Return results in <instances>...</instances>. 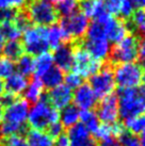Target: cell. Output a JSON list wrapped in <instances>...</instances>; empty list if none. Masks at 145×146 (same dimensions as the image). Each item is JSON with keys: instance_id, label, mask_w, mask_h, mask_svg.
<instances>
[{"instance_id": "obj_1", "label": "cell", "mask_w": 145, "mask_h": 146, "mask_svg": "<svg viewBox=\"0 0 145 146\" xmlns=\"http://www.w3.org/2000/svg\"><path fill=\"white\" fill-rule=\"evenodd\" d=\"M29 109V102L21 98H16L11 105L5 107L0 123L1 135L7 138L14 134H23L26 130L25 126L28 121Z\"/></svg>"}, {"instance_id": "obj_2", "label": "cell", "mask_w": 145, "mask_h": 146, "mask_svg": "<svg viewBox=\"0 0 145 146\" xmlns=\"http://www.w3.org/2000/svg\"><path fill=\"white\" fill-rule=\"evenodd\" d=\"M59 121V112L48 102L45 96L29 109L28 121L30 127L34 130L44 131L49 126Z\"/></svg>"}, {"instance_id": "obj_3", "label": "cell", "mask_w": 145, "mask_h": 146, "mask_svg": "<svg viewBox=\"0 0 145 146\" xmlns=\"http://www.w3.org/2000/svg\"><path fill=\"white\" fill-rule=\"evenodd\" d=\"M139 44L140 38L137 35L129 33L121 42H118L110 49L107 62L112 66L117 64L133 63L138 59Z\"/></svg>"}, {"instance_id": "obj_4", "label": "cell", "mask_w": 145, "mask_h": 146, "mask_svg": "<svg viewBox=\"0 0 145 146\" xmlns=\"http://www.w3.org/2000/svg\"><path fill=\"white\" fill-rule=\"evenodd\" d=\"M118 115L124 121L136 117L144 112L141 102V89L138 88H120L117 90Z\"/></svg>"}, {"instance_id": "obj_5", "label": "cell", "mask_w": 145, "mask_h": 146, "mask_svg": "<svg viewBox=\"0 0 145 146\" xmlns=\"http://www.w3.org/2000/svg\"><path fill=\"white\" fill-rule=\"evenodd\" d=\"M26 16L30 23L41 27H50L58 21L59 15L51 2L46 0H30L26 8Z\"/></svg>"}, {"instance_id": "obj_6", "label": "cell", "mask_w": 145, "mask_h": 146, "mask_svg": "<svg viewBox=\"0 0 145 146\" xmlns=\"http://www.w3.org/2000/svg\"><path fill=\"white\" fill-rule=\"evenodd\" d=\"M20 43L23 45L24 51L32 57L47 52L49 49L47 41V28L30 25L23 31Z\"/></svg>"}, {"instance_id": "obj_7", "label": "cell", "mask_w": 145, "mask_h": 146, "mask_svg": "<svg viewBox=\"0 0 145 146\" xmlns=\"http://www.w3.org/2000/svg\"><path fill=\"white\" fill-rule=\"evenodd\" d=\"M60 27L66 36L67 43H78L85 36L89 28V18L77 11L67 17H62Z\"/></svg>"}, {"instance_id": "obj_8", "label": "cell", "mask_w": 145, "mask_h": 146, "mask_svg": "<svg viewBox=\"0 0 145 146\" xmlns=\"http://www.w3.org/2000/svg\"><path fill=\"white\" fill-rule=\"evenodd\" d=\"M89 85L97 98H102L113 93L115 89V81L113 76V66L106 62L99 72L90 77Z\"/></svg>"}, {"instance_id": "obj_9", "label": "cell", "mask_w": 145, "mask_h": 146, "mask_svg": "<svg viewBox=\"0 0 145 146\" xmlns=\"http://www.w3.org/2000/svg\"><path fill=\"white\" fill-rule=\"evenodd\" d=\"M113 76L120 88H137L142 81L143 69L136 63L117 64L113 66Z\"/></svg>"}, {"instance_id": "obj_10", "label": "cell", "mask_w": 145, "mask_h": 146, "mask_svg": "<svg viewBox=\"0 0 145 146\" xmlns=\"http://www.w3.org/2000/svg\"><path fill=\"white\" fill-rule=\"evenodd\" d=\"M101 66V61L93 59L83 48L79 46H74V62L72 68L74 73L78 74L82 78L91 77L97 72H99Z\"/></svg>"}, {"instance_id": "obj_11", "label": "cell", "mask_w": 145, "mask_h": 146, "mask_svg": "<svg viewBox=\"0 0 145 146\" xmlns=\"http://www.w3.org/2000/svg\"><path fill=\"white\" fill-rule=\"evenodd\" d=\"M96 115L99 122L111 125L117 122L118 117V105H117L116 94H110L101 99L96 107Z\"/></svg>"}, {"instance_id": "obj_12", "label": "cell", "mask_w": 145, "mask_h": 146, "mask_svg": "<svg viewBox=\"0 0 145 146\" xmlns=\"http://www.w3.org/2000/svg\"><path fill=\"white\" fill-rule=\"evenodd\" d=\"M72 45L83 48L93 59L98 60V61L107 60L109 52H110V45H109V42L106 38L90 40V38L83 37L80 42L72 43Z\"/></svg>"}, {"instance_id": "obj_13", "label": "cell", "mask_w": 145, "mask_h": 146, "mask_svg": "<svg viewBox=\"0 0 145 146\" xmlns=\"http://www.w3.org/2000/svg\"><path fill=\"white\" fill-rule=\"evenodd\" d=\"M104 29L107 41L111 42L114 45L121 42L128 33L124 21L114 16H110L104 23Z\"/></svg>"}, {"instance_id": "obj_14", "label": "cell", "mask_w": 145, "mask_h": 146, "mask_svg": "<svg viewBox=\"0 0 145 146\" xmlns=\"http://www.w3.org/2000/svg\"><path fill=\"white\" fill-rule=\"evenodd\" d=\"M53 64L63 73L67 72L72 68L74 62V45L72 43H64L58 48L55 49L53 53Z\"/></svg>"}, {"instance_id": "obj_15", "label": "cell", "mask_w": 145, "mask_h": 146, "mask_svg": "<svg viewBox=\"0 0 145 146\" xmlns=\"http://www.w3.org/2000/svg\"><path fill=\"white\" fill-rule=\"evenodd\" d=\"M45 97L56 110H62L71 105L72 100V92L65 84H60L49 90L48 94Z\"/></svg>"}, {"instance_id": "obj_16", "label": "cell", "mask_w": 145, "mask_h": 146, "mask_svg": "<svg viewBox=\"0 0 145 146\" xmlns=\"http://www.w3.org/2000/svg\"><path fill=\"white\" fill-rule=\"evenodd\" d=\"M72 99L78 109L92 110L97 105V97L89 83H82L72 94Z\"/></svg>"}, {"instance_id": "obj_17", "label": "cell", "mask_w": 145, "mask_h": 146, "mask_svg": "<svg viewBox=\"0 0 145 146\" xmlns=\"http://www.w3.org/2000/svg\"><path fill=\"white\" fill-rule=\"evenodd\" d=\"M67 137L71 142V146H97V141L86 130L81 123L69 128Z\"/></svg>"}, {"instance_id": "obj_18", "label": "cell", "mask_w": 145, "mask_h": 146, "mask_svg": "<svg viewBox=\"0 0 145 146\" xmlns=\"http://www.w3.org/2000/svg\"><path fill=\"white\" fill-rule=\"evenodd\" d=\"M28 83V78L15 72V73H13L11 76H9L5 79V82H3L4 91L7 93L14 95V96L17 97V95L24 93V91L26 90Z\"/></svg>"}, {"instance_id": "obj_19", "label": "cell", "mask_w": 145, "mask_h": 146, "mask_svg": "<svg viewBox=\"0 0 145 146\" xmlns=\"http://www.w3.org/2000/svg\"><path fill=\"white\" fill-rule=\"evenodd\" d=\"M40 80L44 88L51 90L58 85L62 84V82L64 80V73L57 66H53L48 72H46L43 76H41Z\"/></svg>"}, {"instance_id": "obj_20", "label": "cell", "mask_w": 145, "mask_h": 146, "mask_svg": "<svg viewBox=\"0 0 145 146\" xmlns=\"http://www.w3.org/2000/svg\"><path fill=\"white\" fill-rule=\"evenodd\" d=\"M44 86L41 82L40 78H34L32 81L29 82L26 90L24 91V97L27 102L35 104L43 97Z\"/></svg>"}, {"instance_id": "obj_21", "label": "cell", "mask_w": 145, "mask_h": 146, "mask_svg": "<svg viewBox=\"0 0 145 146\" xmlns=\"http://www.w3.org/2000/svg\"><path fill=\"white\" fill-rule=\"evenodd\" d=\"M80 117L79 109L75 105H69L61 110L59 113V119L64 128H71L74 125H76Z\"/></svg>"}, {"instance_id": "obj_22", "label": "cell", "mask_w": 145, "mask_h": 146, "mask_svg": "<svg viewBox=\"0 0 145 146\" xmlns=\"http://www.w3.org/2000/svg\"><path fill=\"white\" fill-rule=\"evenodd\" d=\"M53 65L55 64H53V53L47 51V52L41 53L39 56H36L34 58V75H35V77L40 78L41 76H43Z\"/></svg>"}, {"instance_id": "obj_23", "label": "cell", "mask_w": 145, "mask_h": 146, "mask_svg": "<svg viewBox=\"0 0 145 146\" xmlns=\"http://www.w3.org/2000/svg\"><path fill=\"white\" fill-rule=\"evenodd\" d=\"M26 139L29 146H53V139L45 131L31 129L28 131Z\"/></svg>"}, {"instance_id": "obj_24", "label": "cell", "mask_w": 145, "mask_h": 146, "mask_svg": "<svg viewBox=\"0 0 145 146\" xmlns=\"http://www.w3.org/2000/svg\"><path fill=\"white\" fill-rule=\"evenodd\" d=\"M0 33L2 34L4 41H18L21 34L23 30L17 26V24L13 21H3L0 24Z\"/></svg>"}, {"instance_id": "obj_25", "label": "cell", "mask_w": 145, "mask_h": 146, "mask_svg": "<svg viewBox=\"0 0 145 146\" xmlns=\"http://www.w3.org/2000/svg\"><path fill=\"white\" fill-rule=\"evenodd\" d=\"M47 41H48L49 48L53 49H56L62 44L67 43L64 32L62 31L60 26L56 24L47 28Z\"/></svg>"}, {"instance_id": "obj_26", "label": "cell", "mask_w": 145, "mask_h": 146, "mask_svg": "<svg viewBox=\"0 0 145 146\" xmlns=\"http://www.w3.org/2000/svg\"><path fill=\"white\" fill-rule=\"evenodd\" d=\"M1 51L3 53V57L11 61H17L24 54V48L19 41L5 42Z\"/></svg>"}, {"instance_id": "obj_27", "label": "cell", "mask_w": 145, "mask_h": 146, "mask_svg": "<svg viewBox=\"0 0 145 146\" xmlns=\"http://www.w3.org/2000/svg\"><path fill=\"white\" fill-rule=\"evenodd\" d=\"M81 124L84 126L86 130L90 133H92L93 135L96 133V131L99 128V119L97 117L96 113L92 111V110H83L80 112V117Z\"/></svg>"}, {"instance_id": "obj_28", "label": "cell", "mask_w": 145, "mask_h": 146, "mask_svg": "<svg viewBox=\"0 0 145 146\" xmlns=\"http://www.w3.org/2000/svg\"><path fill=\"white\" fill-rule=\"evenodd\" d=\"M15 68H17V73L25 77L28 78L29 76H32L34 74V58L30 54L24 53L17 60Z\"/></svg>"}, {"instance_id": "obj_29", "label": "cell", "mask_w": 145, "mask_h": 146, "mask_svg": "<svg viewBox=\"0 0 145 146\" xmlns=\"http://www.w3.org/2000/svg\"><path fill=\"white\" fill-rule=\"evenodd\" d=\"M55 9L58 15L62 17H67L77 12L78 0H57Z\"/></svg>"}, {"instance_id": "obj_30", "label": "cell", "mask_w": 145, "mask_h": 146, "mask_svg": "<svg viewBox=\"0 0 145 146\" xmlns=\"http://www.w3.org/2000/svg\"><path fill=\"white\" fill-rule=\"evenodd\" d=\"M125 126L131 133L136 135L142 134L145 131V114H141L136 117L126 119Z\"/></svg>"}, {"instance_id": "obj_31", "label": "cell", "mask_w": 145, "mask_h": 146, "mask_svg": "<svg viewBox=\"0 0 145 146\" xmlns=\"http://www.w3.org/2000/svg\"><path fill=\"white\" fill-rule=\"evenodd\" d=\"M116 139L121 146H140V138L125 129Z\"/></svg>"}, {"instance_id": "obj_32", "label": "cell", "mask_w": 145, "mask_h": 146, "mask_svg": "<svg viewBox=\"0 0 145 146\" xmlns=\"http://www.w3.org/2000/svg\"><path fill=\"white\" fill-rule=\"evenodd\" d=\"M13 73H15V64H14V62L7 59V58H4L3 56L0 57V80L7 79Z\"/></svg>"}, {"instance_id": "obj_33", "label": "cell", "mask_w": 145, "mask_h": 146, "mask_svg": "<svg viewBox=\"0 0 145 146\" xmlns=\"http://www.w3.org/2000/svg\"><path fill=\"white\" fill-rule=\"evenodd\" d=\"M65 85L71 90H76L78 89L81 84H82V81H83V78L79 76L78 74L74 73V72H69L64 76V80Z\"/></svg>"}, {"instance_id": "obj_34", "label": "cell", "mask_w": 145, "mask_h": 146, "mask_svg": "<svg viewBox=\"0 0 145 146\" xmlns=\"http://www.w3.org/2000/svg\"><path fill=\"white\" fill-rule=\"evenodd\" d=\"M97 3L98 0H80L78 1V8H80V12L82 14H84L88 18H90L93 16Z\"/></svg>"}, {"instance_id": "obj_35", "label": "cell", "mask_w": 145, "mask_h": 146, "mask_svg": "<svg viewBox=\"0 0 145 146\" xmlns=\"http://www.w3.org/2000/svg\"><path fill=\"white\" fill-rule=\"evenodd\" d=\"M2 146H29L27 139L23 134H14L2 140Z\"/></svg>"}, {"instance_id": "obj_36", "label": "cell", "mask_w": 145, "mask_h": 146, "mask_svg": "<svg viewBox=\"0 0 145 146\" xmlns=\"http://www.w3.org/2000/svg\"><path fill=\"white\" fill-rule=\"evenodd\" d=\"M29 0H0V10H15L18 11L27 5Z\"/></svg>"}, {"instance_id": "obj_37", "label": "cell", "mask_w": 145, "mask_h": 146, "mask_svg": "<svg viewBox=\"0 0 145 146\" xmlns=\"http://www.w3.org/2000/svg\"><path fill=\"white\" fill-rule=\"evenodd\" d=\"M133 11H134V5H133L132 0H123L120 12H118L121 16L118 18H121L122 21H127L132 15Z\"/></svg>"}, {"instance_id": "obj_38", "label": "cell", "mask_w": 145, "mask_h": 146, "mask_svg": "<svg viewBox=\"0 0 145 146\" xmlns=\"http://www.w3.org/2000/svg\"><path fill=\"white\" fill-rule=\"evenodd\" d=\"M109 14H118L123 0H100Z\"/></svg>"}, {"instance_id": "obj_39", "label": "cell", "mask_w": 145, "mask_h": 146, "mask_svg": "<svg viewBox=\"0 0 145 146\" xmlns=\"http://www.w3.org/2000/svg\"><path fill=\"white\" fill-rule=\"evenodd\" d=\"M63 131H64V127L62 126V124H61L59 121L51 124V125L47 128V134H48L51 139H57L59 135H61L62 133H64Z\"/></svg>"}, {"instance_id": "obj_40", "label": "cell", "mask_w": 145, "mask_h": 146, "mask_svg": "<svg viewBox=\"0 0 145 146\" xmlns=\"http://www.w3.org/2000/svg\"><path fill=\"white\" fill-rule=\"evenodd\" d=\"M141 42L139 44V52H138V61L142 69H145V38H140Z\"/></svg>"}, {"instance_id": "obj_41", "label": "cell", "mask_w": 145, "mask_h": 146, "mask_svg": "<svg viewBox=\"0 0 145 146\" xmlns=\"http://www.w3.org/2000/svg\"><path fill=\"white\" fill-rule=\"evenodd\" d=\"M53 146H71L69 139L66 133H62L56 139V142L53 143Z\"/></svg>"}, {"instance_id": "obj_42", "label": "cell", "mask_w": 145, "mask_h": 146, "mask_svg": "<svg viewBox=\"0 0 145 146\" xmlns=\"http://www.w3.org/2000/svg\"><path fill=\"white\" fill-rule=\"evenodd\" d=\"M97 146H121L120 143L117 141L116 138L114 137H109L104 140H100L99 144H97Z\"/></svg>"}, {"instance_id": "obj_43", "label": "cell", "mask_w": 145, "mask_h": 146, "mask_svg": "<svg viewBox=\"0 0 145 146\" xmlns=\"http://www.w3.org/2000/svg\"><path fill=\"white\" fill-rule=\"evenodd\" d=\"M134 8L138 10H145V0H132Z\"/></svg>"}, {"instance_id": "obj_44", "label": "cell", "mask_w": 145, "mask_h": 146, "mask_svg": "<svg viewBox=\"0 0 145 146\" xmlns=\"http://www.w3.org/2000/svg\"><path fill=\"white\" fill-rule=\"evenodd\" d=\"M136 35H137L139 38H145V24L138 30V32Z\"/></svg>"}, {"instance_id": "obj_45", "label": "cell", "mask_w": 145, "mask_h": 146, "mask_svg": "<svg viewBox=\"0 0 145 146\" xmlns=\"http://www.w3.org/2000/svg\"><path fill=\"white\" fill-rule=\"evenodd\" d=\"M141 102L142 106H143V109L145 111V91L143 89H141Z\"/></svg>"}, {"instance_id": "obj_46", "label": "cell", "mask_w": 145, "mask_h": 146, "mask_svg": "<svg viewBox=\"0 0 145 146\" xmlns=\"http://www.w3.org/2000/svg\"><path fill=\"white\" fill-rule=\"evenodd\" d=\"M140 146H145V131L142 133V137L140 139Z\"/></svg>"}, {"instance_id": "obj_47", "label": "cell", "mask_w": 145, "mask_h": 146, "mask_svg": "<svg viewBox=\"0 0 145 146\" xmlns=\"http://www.w3.org/2000/svg\"><path fill=\"white\" fill-rule=\"evenodd\" d=\"M4 43H5V41H4L3 36H2V34H1V33H0V51H1V50H2V47H3Z\"/></svg>"}, {"instance_id": "obj_48", "label": "cell", "mask_w": 145, "mask_h": 146, "mask_svg": "<svg viewBox=\"0 0 145 146\" xmlns=\"http://www.w3.org/2000/svg\"><path fill=\"white\" fill-rule=\"evenodd\" d=\"M3 93H4V85H3L2 80H0V97L2 96V94Z\"/></svg>"}, {"instance_id": "obj_49", "label": "cell", "mask_w": 145, "mask_h": 146, "mask_svg": "<svg viewBox=\"0 0 145 146\" xmlns=\"http://www.w3.org/2000/svg\"><path fill=\"white\" fill-rule=\"evenodd\" d=\"M3 106L0 104V123H1V121H2V117H3Z\"/></svg>"}, {"instance_id": "obj_50", "label": "cell", "mask_w": 145, "mask_h": 146, "mask_svg": "<svg viewBox=\"0 0 145 146\" xmlns=\"http://www.w3.org/2000/svg\"><path fill=\"white\" fill-rule=\"evenodd\" d=\"M142 83H143V90L145 91V73L143 74V76H142Z\"/></svg>"}, {"instance_id": "obj_51", "label": "cell", "mask_w": 145, "mask_h": 146, "mask_svg": "<svg viewBox=\"0 0 145 146\" xmlns=\"http://www.w3.org/2000/svg\"><path fill=\"white\" fill-rule=\"evenodd\" d=\"M46 1H48V2H51V1H57V0H46Z\"/></svg>"}, {"instance_id": "obj_52", "label": "cell", "mask_w": 145, "mask_h": 146, "mask_svg": "<svg viewBox=\"0 0 145 146\" xmlns=\"http://www.w3.org/2000/svg\"><path fill=\"white\" fill-rule=\"evenodd\" d=\"M1 137H2V135H1V133H0V140H1Z\"/></svg>"}]
</instances>
